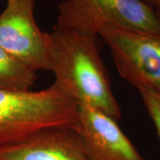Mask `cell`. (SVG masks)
Returning a JSON list of instances; mask_svg holds the SVG:
<instances>
[{"instance_id":"7c38bea8","label":"cell","mask_w":160,"mask_h":160,"mask_svg":"<svg viewBox=\"0 0 160 160\" xmlns=\"http://www.w3.org/2000/svg\"><path fill=\"white\" fill-rule=\"evenodd\" d=\"M143 1H145L146 3H148L149 5H150V6L153 7V2H152V0H143Z\"/></svg>"},{"instance_id":"8fae6325","label":"cell","mask_w":160,"mask_h":160,"mask_svg":"<svg viewBox=\"0 0 160 160\" xmlns=\"http://www.w3.org/2000/svg\"><path fill=\"white\" fill-rule=\"evenodd\" d=\"M19 1H31V2H35V0H7V2H19Z\"/></svg>"},{"instance_id":"30bf717a","label":"cell","mask_w":160,"mask_h":160,"mask_svg":"<svg viewBox=\"0 0 160 160\" xmlns=\"http://www.w3.org/2000/svg\"><path fill=\"white\" fill-rule=\"evenodd\" d=\"M152 2H153V8L160 19V0H152Z\"/></svg>"},{"instance_id":"9c48e42d","label":"cell","mask_w":160,"mask_h":160,"mask_svg":"<svg viewBox=\"0 0 160 160\" xmlns=\"http://www.w3.org/2000/svg\"><path fill=\"white\" fill-rule=\"evenodd\" d=\"M137 90L142 99L143 104L145 105L150 118L157 128L160 140V93L150 88L145 87L139 88Z\"/></svg>"},{"instance_id":"3957f363","label":"cell","mask_w":160,"mask_h":160,"mask_svg":"<svg viewBox=\"0 0 160 160\" xmlns=\"http://www.w3.org/2000/svg\"><path fill=\"white\" fill-rule=\"evenodd\" d=\"M57 26L97 36L105 26H118L160 36V19L143 0H64Z\"/></svg>"},{"instance_id":"ba28073f","label":"cell","mask_w":160,"mask_h":160,"mask_svg":"<svg viewBox=\"0 0 160 160\" xmlns=\"http://www.w3.org/2000/svg\"><path fill=\"white\" fill-rule=\"evenodd\" d=\"M37 80V72L19 62L0 47V90L29 91Z\"/></svg>"},{"instance_id":"8992f818","label":"cell","mask_w":160,"mask_h":160,"mask_svg":"<svg viewBox=\"0 0 160 160\" xmlns=\"http://www.w3.org/2000/svg\"><path fill=\"white\" fill-rule=\"evenodd\" d=\"M76 129L93 160H145L117 120L99 109L78 105Z\"/></svg>"},{"instance_id":"277c9868","label":"cell","mask_w":160,"mask_h":160,"mask_svg":"<svg viewBox=\"0 0 160 160\" xmlns=\"http://www.w3.org/2000/svg\"><path fill=\"white\" fill-rule=\"evenodd\" d=\"M109 46L118 74L136 89L160 93V36L118 26L99 31Z\"/></svg>"},{"instance_id":"6da1fadb","label":"cell","mask_w":160,"mask_h":160,"mask_svg":"<svg viewBox=\"0 0 160 160\" xmlns=\"http://www.w3.org/2000/svg\"><path fill=\"white\" fill-rule=\"evenodd\" d=\"M96 39L97 36L57 25L48 33L52 85L78 105L92 107L118 121L122 118L121 109Z\"/></svg>"},{"instance_id":"7a4b0ae2","label":"cell","mask_w":160,"mask_h":160,"mask_svg":"<svg viewBox=\"0 0 160 160\" xmlns=\"http://www.w3.org/2000/svg\"><path fill=\"white\" fill-rule=\"evenodd\" d=\"M77 126L78 104L54 85L40 91L0 90V148L44 129Z\"/></svg>"},{"instance_id":"52a82bcc","label":"cell","mask_w":160,"mask_h":160,"mask_svg":"<svg viewBox=\"0 0 160 160\" xmlns=\"http://www.w3.org/2000/svg\"><path fill=\"white\" fill-rule=\"evenodd\" d=\"M0 160H93L74 127H52L0 148Z\"/></svg>"},{"instance_id":"5b68a950","label":"cell","mask_w":160,"mask_h":160,"mask_svg":"<svg viewBox=\"0 0 160 160\" xmlns=\"http://www.w3.org/2000/svg\"><path fill=\"white\" fill-rule=\"evenodd\" d=\"M35 2H7L0 14V47L29 69L50 71L48 33L38 28Z\"/></svg>"}]
</instances>
